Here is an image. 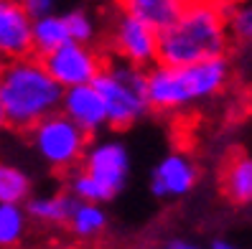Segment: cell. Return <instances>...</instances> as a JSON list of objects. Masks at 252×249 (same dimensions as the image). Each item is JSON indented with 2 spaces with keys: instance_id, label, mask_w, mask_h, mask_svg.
Instances as JSON below:
<instances>
[{
  "instance_id": "cell-1",
  "label": "cell",
  "mask_w": 252,
  "mask_h": 249,
  "mask_svg": "<svg viewBox=\"0 0 252 249\" xmlns=\"http://www.w3.org/2000/svg\"><path fill=\"white\" fill-rule=\"evenodd\" d=\"M232 82L229 56H214L194 64H160L145 69V94L151 112L184 114L227 92Z\"/></svg>"
},
{
  "instance_id": "cell-2",
  "label": "cell",
  "mask_w": 252,
  "mask_h": 249,
  "mask_svg": "<svg viewBox=\"0 0 252 249\" xmlns=\"http://www.w3.org/2000/svg\"><path fill=\"white\" fill-rule=\"evenodd\" d=\"M64 86L59 84L36 54L0 64V110L5 127L28 133L38 120L59 112Z\"/></svg>"
},
{
  "instance_id": "cell-3",
  "label": "cell",
  "mask_w": 252,
  "mask_h": 249,
  "mask_svg": "<svg viewBox=\"0 0 252 249\" xmlns=\"http://www.w3.org/2000/svg\"><path fill=\"white\" fill-rule=\"evenodd\" d=\"M229 49L227 13L214 0H189L181 16L158 33L160 64H194L214 56H229Z\"/></svg>"
},
{
  "instance_id": "cell-4",
  "label": "cell",
  "mask_w": 252,
  "mask_h": 249,
  "mask_svg": "<svg viewBox=\"0 0 252 249\" xmlns=\"http://www.w3.org/2000/svg\"><path fill=\"white\" fill-rule=\"evenodd\" d=\"M94 89L99 92L107 110V127L115 133L130 130L143 117L151 114L145 94V69L127 64L123 58L107 56L105 66L94 77Z\"/></svg>"
},
{
  "instance_id": "cell-5",
  "label": "cell",
  "mask_w": 252,
  "mask_h": 249,
  "mask_svg": "<svg viewBox=\"0 0 252 249\" xmlns=\"http://www.w3.org/2000/svg\"><path fill=\"white\" fill-rule=\"evenodd\" d=\"M28 142H31L38 160L51 173L66 175L69 170H74L82 163L90 135L59 110V112H51L49 117H43V120H38L28 130Z\"/></svg>"
},
{
  "instance_id": "cell-6",
  "label": "cell",
  "mask_w": 252,
  "mask_h": 249,
  "mask_svg": "<svg viewBox=\"0 0 252 249\" xmlns=\"http://www.w3.org/2000/svg\"><path fill=\"white\" fill-rule=\"evenodd\" d=\"M107 56L148 69L158 61V31L125 10H112L105 33Z\"/></svg>"
},
{
  "instance_id": "cell-7",
  "label": "cell",
  "mask_w": 252,
  "mask_h": 249,
  "mask_svg": "<svg viewBox=\"0 0 252 249\" xmlns=\"http://www.w3.org/2000/svg\"><path fill=\"white\" fill-rule=\"evenodd\" d=\"M49 74L64 86H79L92 84L99 69L107 61V51L97 43H82V41H66L59 49H54L46 56H38Z\"/></svg>"
},
{
  "instance_id": "cell-8",
  "label": "cell",
  "mask_w": 252,
  "mask_h": 249,
  "mask_svg": "<svg viewBox=\"0 0 252 249\" xmlns=\"http://www.w3.org/2000/svg\"><path fill=\"white\" fill-rule=\"evenodd\" d=\"M130 166L132 163H130L127 145L123 140L105 138V133L90 138L87 150L82 155V163H79V168H84L92 178H97L112 196H117L127 186Z\"/></svg>"
},
{
  "instance_id": "cell-9",
  "label": "cell",
  "mask_w": 252,
  "mask_h": 249,
  "mask_svg": "<svg viewBox=\"0 0 252 249\" xmlns=\"http://www.w3.org/2000/svg\"><path fill=\"white\" fill-rule=\"evenodd\" d=\"M201 170L196 166V160L184 150H173L168 155H163L156 168L151 170V188L153 198L158 201H171V198H184L199 186Z\"/></svg>"
},
{
  "instance_id": "cell-10",
  "label": "cell",
  "mask_w": 252,
  "mask_h": 249,
  "mask_svg": "<svg viewBox=\"0 0 252 249\" xmlns=\"http://www.w3.org/2000/svg\"><path fill=\"white\" fill-rule=\"evenodd\" d=\"M62 110L74 125H79L90 138L102 135L107 127V110L102 102L99 92L94 89V84H79V86H69L62 94Z\"/></svg>"
},
{
  "instance_id": "cell-11",
  "label": "cell",
  "mask_w": 252,
  "mask_h": 249,
  "mask_svg": "<svg viewBox=\"0 0 252 249\" xmlns=\"http://www.w3.org/2000/svg\"><path fill=\"white\" fill-rule=\"evenodd\" d=\"M31 23L33 18L18 0H0V64L33 54Z\"/></svg>"
},
{
  "instance_id": "cell-12",
  "label": "cell",
  "mask_w": 252,
  "mask_h": 249,
  "mask_svg": "<svg viewBox=\"0 0 252 249\" xmlns=\"http://www.w3.org/2000/svg\"><path fill=\"white\" fill-rule=\"evenodd\" d=\"M219 191L232 206H252V155L234 153L224 160L219 173Z\"/></svg>"
},
{
  "instance_id": "cell-13",
  "label": "cell",
  "mask_w": 252,
  "mask_h": 249,
  "mask_svg": "<svg viewBox=\"0 0 252 249\" xmlns=\"http://www.w3.org/2000/svg\"><path fill=\"white\" fill-rule=\"evenodd\" d=\"M74 203H77V198L64 188V191H54V194H38V196L31 194L23 206L31 224L46 226V229H64Z\"/></svg>"
},
{
  "instance_id": "cell-14",
  "label": "cell",
  "mask_w": 252,
  "mask_h": 249,
  "mask_svg": "<svg viewBox=\"0 0 252 249\" xmlns=\"http://www.w3.org/2000/svg\"><path fill=\"white\" fill-rule=\"evenodd\" d=\"M110 226V214L105 209V203L97 201H77L74 209L66 219V231L71 239L77 242H94Z\"/></svg>"
},
{
  "instance_id": "cell-15",
  "label": "cell",
  "mask_w": 252,
  "mask_h": 249,
  "mask_svg": "<svg viewBox=\"0 0 252 249\" xmlns=\"http://www.w3.org/2000/svg\"><path fill=\"white\" fill-rule=\"evenodd\" d=\"M117 10H125L130 16L145 21L160 33L184 13L189 0H112Z\"/></svg>"
},
{
  "instance_id": "cell-16",
  "label": "cell",
  "mask_w": 252,
  "mask_h": 249,
  "mask_svg": "<svg viewBox=\"0 0 252 249\" xmlns=\"http://www.w3.org/2000/svg\"><path fill=\"white\" fill-rule=\"evenodd\" d=\"M66 41H71V38H69V31H66L64 13L54 10L49 16L33 18V23H31V49H33L36 56H46Z\"/></svg>"
},
{
  "instance_id": "cell-17",
  "label": "cell",
  "mask_w": 252,
  "mask_h": 249,
  "mask_svg": "<svg viewBox=\"0 0 252 249\" xmlns=\"http://www.w3.org/2000/svg\"><path fill=\"white\" fill-rule=\"evenodd\" d=\"M31 219L23 203H0V249L21 247L28 237Z\"/></svg>"
},
{
  "instance_id": "cell-18",
  "label": "cell",
  "mask_w": 252,
  "mask_h": 249,
  "mask_svg": "<svg viewBox=\"0 0 252 249\" xmlns=\"http://www.w3.org/2000/svg\"><path fill=\"white\" fill-rule=\"evenodd\" d=\"M31 194H33L31 173L23 170L21 166L0 160V203H26Z\"/></svg>"
},
{
  "instance_id": "cell-19",
  "label": "cell",
  "mask_w": 252,
  "mask_h": 249,
  "mask_svg": "<svg viewBox=\"0 0 252 249\" xmlns=\"http://www.w3.org/2000/svg\"><path fill=\"white\" fill-rule=\"evenodd\" d=\"M66 191L77 201H97V203H110L115 196L102 186L97 178H92L84 168H74L66 173Z\"/></svg>"
},
{
  "instance_id": "cell-20",
  "label": "cell",
  "mask_w": 252,
  "mask_h": 249,
  "mask_svg": "<svg viewBox=\"0 0 252 249\" xmlns=\"http://www.w3.org/2000/svg\"><path fill=\"white\" fill-rule=\"evenodd\" d=\"M64 21H66V31H69L71 41L97 43V38H99V21H97V16L90 8H84V5L69 8L64 13Z\"/></svg>"
},
{
  "instance_id": "cell-21",
  "label": "cell",
  "mask_w": 252,
  "mask_h": 249,
  "mask_svg": "<svg viewBox=\"0 0 252 249\" xmlns=\"http://www.w3.org/2000/svg\"><path fill=\"white\" fill-rule=\"evenodd\" d=\"M224 13H227V28H229L232 43H237V46H252V0L224 8Z\"/></svg>"
},
{
  "instance_id": "cell-22",
  "label": "cell",
  "mask_w": 252,
  "mask_h": 249,
  "mask_svg": "<svg viewBox=\"0 0 252 249\" xmlns=\"http://www.w3.org/2000/svg\"><path fill=\"white\" fill-rule=\"evenodd\" d=\"M18 3L23 5V10L31 18H41V16H49V13L56 10L59 0H18Z\"/></svg>"
},
{
  "instance_id": "cell-23",
  "label": "cell",
  "mask_w": 252,
  "mask_h": 249,
  "mask_svg": "<svg viewBox=\"0 0 252 249\" xmlns=\"http://www.w3.org/2000/svg\"><path fill=\"white\" fill-rule=\"evenodd\" d=\"M196 244L194 242H189V239H181V237H173L166 242V249H194Z\"/></svg>"
},
{
  "instance_id": "cell-24",
  "label": "cell",
  "mask_w": 252,
  "mask_h": 249,
  "mask_svg": "<svg viewBox=\"0 0 252 249\" xmlns=\"http://www.w3.org/2000/svg\"><path fill=\"white\" fill-rule=\"evenodd\" d=\"M209 247H212V249H232L234 244H232V242H227V239H221V237H219V239H212V242H209Z\"/></svg>"
},
{
  "instance_id": "cell-25",
  "label": "cell",
  "mask_w": 252,
  "mask_h": 249,
  "mask_svg": "<svg viewBox=\"0 0 252 249\" xmlns=\"http://www.w3.org/2000/svg\"><path fill=\"white\" fill-rule=\"evenodd\" d=\"M217 5H221V8H232V5H237V3H245V0H214Z\"/></svg>"
},
{
  "instance_id": "cell-26",
  "label": "cell",
  "mask_w": 252,
  "mask_h": 249,
  "mask_svg": "<svg viewBox=\"0 0 252 249\" xmlns=\"http://www.w3.org/2000/svg\"><path fill=\"white\" fill-rule=\"evenodd\" d=\"M5 130V117H3V110H0V133Z\"/></svg>"
},
{
  "instance_id": "cell-27",
  "label": "cell",
  "mask_w": 252,
  "mask_h": 249,
  "mask_svg": "<svg viewBox=\"0 0 252 249\" xmlns=\"http://www.w3.org/2000/svg\"><path fill=\"white\" fill-rule=\"evenodd\" d=\"M250 112H252V94H250Z\"/></svg>"
},
{
  "instance_id": "cell-28",
  "label": "cell",
  "mask_w": 252,
  "mask_h": 249,
  "mask_svg": "<svg viewBox=\"0 0 252 249\" xmlns=\"http://www.w3.org/2000/svg\"><path fill=\"white\" fill-rule=\"evenodd\" d=\"M250 51H252V46H250Z\"/></svg>"
}]
</instances>
